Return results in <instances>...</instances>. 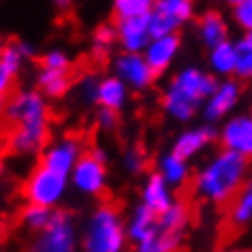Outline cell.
<instances>
[{"instance_id": "1", "label": "cell", "mask_w": 252, "mask_h": 252, "mask_svg": "<svg viewBox=\"0 0 252 252\" xmlns=\"http://www.w3.org/2000/svg\"><path fill=\"white\" fill-rule=\"evenodd\" d=\"M7 150L17 158L41 156L52 133V107L36 88H22L7 98Z\"/></svg>"}, {"instance_id": "2", "label": "cell", "mask_w": 252, "mask_h": 252, "mask_svg": "<svg viewBox=\"0 0 252 252\" xmlns=\"http://www.w3.org/2000/svg\"><path fill=\"white\" fill-rule=\"evenodd\" d=\"M248 180V160L242 154L220 150L210 162L197 171L192 180V192L201 201L218 207H229L235 194Z\"/></svg>"}, {"instance_id": "3", "label": "cell", "mask_w": 252, "mask_h": 252, "mask_svg": "<svg viewBox=\"0 0 252 252\" xmlns=\"http://www.w3.org/2000/svg\"><path fill=\"white\" fill-rule=\"evenodd\" d=\"M216 86L218 81L214 79V75L194 66H186L175 73L165 86L160 94V109L175 122H188L214 94Z\"/></svg>"}, {"instance_id": "4", "label": "cell", "mask_w": 252, "mask_h": 252, "mask_svg": "<svg viewBox=\"0 0 252 252\" xmlns=\"http://www.w3.org/2000/svg\"><path fill=\"white\" fill-rule=\"evenodd\" d=\"M126 246L128 231L120 207L98 203L81 229V252H124Z\"/></svg>"}, {"instance_id": "5", "label": "cell", "mask_w": 252, "mask_h": 252, "mask_svg": "<svg viewBox=\"0 0 252 252\" xmlns=\"http://www.w3.org/2000/svg\"><path fill=\"white\" fill-rule=\"evenodd\" d=\"M68 188H71V178L68 175L36 162L26 175V180H24L22 194L26 199V203L58 210L62 199L66 197Z\"/></svg>"}, {"instance_id": "6", "label": "cell", "mask_w": 252, "mask_h": 252, "mask_svg": "<svg viewBox=\"0 0 252 252\" xmlns=\"http://www.w3.org/2000/svg\"><path fill=\"white\" fill-rule=\"evenodd\" d=\"M109 171H107V154L100 148L86 150L71 173V188L84 197L98 199L107 190Z\"/></svg>"}, {"instance_id": "7", "label": "cell", "mask_w": 252, "mask_h": 252, "mask_svg": "<svg viewBox=\"0 0 252 252\" xmlns=\"http://www.w3.org/2000/svg\"><path fill=\"white\" fill-rule=\"evenodd\" d=\"M81 246V233L73 214L64 210L56 212L54 222L43 233L34 235L28 252H77Z\"/></svg>"}, {"instance_id": "8", "label": "cell", "mask_w": 252, "mask_h": 252, "mask_svg": "<svg viewBox=\"0 0 252 252\" xmlns=\"http://www.w3.org/2000/svg\"><path fill=\"white\" fill-rule=\"evenodd\" d=\"M194 15V0H156L154 11L148 15L150 32L154 36L178 34V30Z\"/></svg>"}, {"instance_id": "9", "label": "cell", "mask_w": 252, "mask_h": 252, "mask_svg": "<svg viewBox=\"0 0 252 252\" xmlns=\"http://www.w3.org/2000/svg\"><path fill=\"white\" fill-rule=\"evenodd\" d=\"M84 152H86L84 139L75 133H66L47 143V148L39 156V162L71 178L73 169L79 162L81 156H84Z\"/></svg>"}, {"instance_id": "10", "label": "cell", "mask_w": 252, "mask_h": 252, "mask_svg": "<svg viewBox=\"0 0 252 252\" xmlns=\"http://www.w3.org/2000/svg\"><path fill=\"white\" fill-rule=\"evenodd\" d=\"M111 73L118 79H122L128 86L130 92H146L154 86L156 75L143 54H130V52H118L111 58Z\"/></svg>"}, {"instance_id": "11", "label": "cell", "mask_w": 252, "mask_h": 252, "mask_svg": "<svg viewBox=\"0 0 252 252\" xmlns=\"http://www.w3.org/2000/svg\"><path fill=\"white\" fill-rule=\"evenodd\" d=\"M118 30V47L120 52H130V54H143L146 47L152 41L148 17H137V20H124V22H113Z\"/></svg>"}, {"instance_id": "12", "label": "cell", "mask_w": 252, "mask_h": 252, "mask_svg": "<svg viewBox=\"0 0 252 252\" xmlns=\"http://www.w3.org/2000/svg\"><path fill=\"white\" fill-rule=\"evenodd\" d=\"M220 146L229 152L252 156V118L237 116L229 120L220 130Z\"/></svg>"}, {"instance_id": "13", "label": "cell", "mask_w": 252, "mask_h": 252, "mask_svg": "<svg viewBox=\"0 0 252 252\" xmlns=\"http://www.w3.org/2000/svg\"><path fill=\"white\" fill-rule=\"evenodd\" d=\"M175 194H173V188L167 184L165 178L158 173V171H152L146 175V180H143L141 184V201L148 207V210H152L154 214H160L167 212L169 207L175 203Z\"/></svg>"}, {"instance_id": "14", "label": "cell", "mask_w": 252, "mask_h": 252, "mask_svg": "<svg viewBox=\"0 0 252 252\" xmlns=\"http://www.w3.org/2000/svg\"><path fill=\"white\" fill-rule=\"evenodd\" d=\"M180 36L178 34H167V36H154L150 41V45L143 52V58L148 60V64L152 66V71L156 75H162L165 71L171 68L180 54Z\"/></svg>"}, {"instance_id": "15", "label": "cell", "mask_w": 252, "mask_h": 252, "mask_svg": "<svg viewBox=\"0 0 252 252\" xmlns=\"http://www.w3.org/2000/svg\"><path fill=\"white\" fill-rule=\"evenodd\" d=\"M130 100V90L122 79L116 75H103L98 77L96 88V109H109V111H124Z\"/></svg>"}, {"instance_id": "16", "label": "cell", "mask_w": 252, "mask_h": 252, "mask_svg": "<svg viewBox=\"0 0 252 252\" xmlns=\"http://www.w3.org/2000/svg\"><path fill=\"white\" fill-rule=\"evenodd\" d=\"M158 229H160L158 214H154L152 210H148L143 203H137L133 210H130L128 216H126L128 242L133 246L146 242L148 237H152L154 233H158Z\"/></svg>"}, {"instance_id": "17", "label": "cell", "mask_w": 252, "mask_h": 252, "mask_svg": "<svg viewBox=\"0 0 252 252\" xmlns=\"http://www.w3.org/2000/svg\"><path fill=\"white\" fill-rule=\"evenodd\" d=\"M239 100V84L237 81H222L203 105V116L207 122H216L224 118Z\"/></svg>"}, {"instance_id": "18", "label": "cell", "mask_w": 252, "mask_h": 252, "mask_svg": "<svg viewBox=\"0 0 252 252\" xmlns=\"http://www.w3.org/2000/svg\"><path fill=\"white\" fill-rule=\"evenodd\" d=\"M216 139V133L210 128V126H199V128H188L184 133H180L175 137L171 152L178 154L180 158L190 160L197 154H201L203 150L210 146V143Z\"/></svg>"}, {"instance_id": "19", "label": "cell", "mask_w": 252, "mask_h": 252, "mask_svg": "<svg viewBox=\"0 0 252 252\" xmlns=\"http://www.w3.org/2000/svg\"><path fill=\"white\" fill-rule=\"evenodd\" d=\"M36 90L45 98H62L73 90L71 71H54V68H36Z\"/></svg>"}, {"instance_id": "20", "label": "cell", "mask_w": 252, "mask_h": 252, "mask_svg": "<svg viewBox=\"0 0 252 252\" xmlns=\"http://www.w3.org/2000/svg\"><path fill=\"white\" fill-rule=\"evenodd\" d=\"M34 60V45L28 41L22 39H11L4 43L2 56H0V64H2L7 71L17 77L24 68H26L28 62Z\"/></svg>"}, {"instance_id": "21", "label": "cell", "mask_w": 252, "mask_h": 252, "mask_svg": "<svg viewBox=\"0 0 252 252\" xmlns=\"http://www.w3.org/2000/svg\"><path fill=\"white\" fill-rule=\"evenodd\" d=\"M197 32L199 39L205 47H216L220 43L226 41V22L218 11H205L203 15L197 20Z\"/></svg>"}, {"instance_id": "22", "label": "cell", "mask_w": 252, "mask_h": 252, "mask_svg": "<svg viewBox=\"0 0 252 252\" xmlns=\"http://www.w3.org/2000/svg\"><path fill=\"white\" fill-rule=\"evenodd\" d=\"M226 220H229L231 229H239L252 220V175H248L242 190L226 207Z\"/></svg>"}, {"instance_id": "23", "label": "cell", "mask_w": 252, "mask_h": 252, "mask_svg": "<svg viewBox=\"0 0 252 252\" xmlns=\"http://www.w3.org/2000/svg\"><path fill=\"white\" fill-rule=\"evenodd\" d=\"M158 173L165 178V182L171 188H182L188 184L190 180V167H188V160L180 158L178 154L167 152L158 158Z\"/></svg>"}, {"instance_id": "24", "label": "cell", "mask_w": 252, "mask_h": 252, "mask_svg": "<svg viewBox=\"0 0 252 252\" xmlns=\"http://www.w3.org/2000/svg\"><path fill=\"white\" fill-rule=\"evenodd\" d=\"M56 212H58V210H52V207L26 203L20 210V216H17V220H20V224L28 233H32V235H39V233H43L49 224L54 222Z\"/></svg>"}, {"instance_id": "25", "label": "cell", "mask_w": 252, "mask_h": 252, "mask_svg": "<svg viewBox=\"0 0 252 252\" xmlns=\"http://www.w3.org/2000/svg\"><path fill=\"white\" fill-rule=\"evenodd\" d=\"M190 218H192V210L186 199H178L167 212H162L158 216L160 229L169 231V233H178V235H184Z\"/></svg>"}, {"instance_id": "26", "label": "cell", "mask_w": 252, "mask_h": 252, "mask_svg": "<svg viewBox=\"0 0 252 252\" xmlns=\"http://www.w3.org/2000/svg\"><path fill=\"white\" fill-rule=\"evenodd\" d=\"M154 4L156 0H111L113 22L148 17L154 11Z\"/></svg>"}, {"instance_id": "27", "label": "cell", "mask_w": 252, "mask_h": 252, "mask_svg": "<svg viewBox=\"0 0 252 252\" xmlns=\"http://www.w3.org/2000/svg\"><path fill=\"white\" fill-rule=\"evenodd\" d=\"M210 64L216 75H235L237 64V45L224 41L210 49Z\"/></svg>"}, {"instance_id": "28", "label": "cell", "mask_w": 252, "mask_h": 252, "mask_svg": "<svg viewBox=\"0 0 252 252\" xmlns=\"http://www.w3.org/2000/svg\"><path fill=\"white\" fill-rule=\"evenodd\" d=\"M116 45H118L116 24H100L92 32V52L96 58H107Z\"/></svg>"}, {"instance_id": "29", "label": "cell", "mask_w": 252, "mask_h": 252, "mask_svg": "<svg viewBox=\"0 0 252 252\" xmlns=\"http://www.w3.org/2000/svg\"><path fill=\"white\" fill-rule=\"evenodd\" d=\"M96 88H98V75L86 73L73 84V92L84 107H96Z\"/></svg>"}, {"instance_id": "30", "label": "cell", "mask_w": 252, "mask_h": 252, "mask_svg": "<svg viewBox=\"0 0 252 252\" xmlns=\"http://www.w3.org/2000/svg\"><path fill=\"white\" fill-rule=\"evenodd\" d=\"M122 165L130 175H139L141 171H146V167H148V154L143 152V148H139V146H130V148H126L122 154Z\"/></svg>"}, {"instance_id": "31", "label": "cell", "mask_w": 252, "mask_h": 252, "mask_svg": "<svg viewBox=\"0 0 252 252\" xmlns=\"http://www.w3.org/2000/svg\"><path fill=\"white\" fill-rule=\"evenodd\" d=\"M39 66L43 68H54V71H71L73 73V60L71 56L66 52H62V49H49L39 58L36 62Z\"/></svg>"}, {"instance_id": "32", "label": "cell", "mask_w": 252, "mask_h": 252, "mask_svg": "<svg viewBox=\"0 0 252 252\" xmlns=\"http://www.w3.org/2000/svg\"><path fill=\"white\" fill-rule=\"evenodd\" d=\"M235 77L237 79H252V43L248 39L237 43Z\"/></svg>"}, {"instance_id": "33", "label": "cell", "mask_w": 252, "mask_h": 252, "mask_svg": "<svg viewBox=\"0 0 252 252\" xmlns=\"http://www.w3.org/2000/svg\"><path fill=\"white\" fill-rule=\"evenodd\" d=\"M233 17H235V22H237L244 30L252 32V0H244V2L235 4Z\"/></svg>"}, {"instance_id": "34", "label": "cell", "mask_w": 252, "mask_h": 252, "mask_svg": "<svg viewBox=\"0 0 252 252\" xmlns=\"http://www.w3.org/2000/svg\"><path fill=\"white\" fill-rule=\"evenodd\" d=\"M120 124V113L109 111V109H96V126L100 130H116Z\"/></svg>"}, {"instance_id": "35", "label": "cell", "mask_w": 252, "mask_h": 252, "mask_svg": "<svg viewBox=\"0 0 252 252\" xmlns=\"http://www.w3.org/2000/svg\"><path fill=\"white\" fill-rule=\"evenodd\" d=\"M15 79L7 68H4L2 64H0V98H9L11 94H13V84H15Z\"/></svg>"}, {"instance_id": "36", "label": "cell", "mask_w": 252, "mask_h": 252, "mask_svg": "<svg viewBox=\"0 0 252 252\" xmlns=\"http://www.w3.org/2000/svg\"><path fill=\"white\" fill-rule=\"evenodd\" d=\"M54 2V9L60 11V13H68L73 7V0H52Z\"/></svg>"}, {"instance_id": "37", "label": "cell", "mask_w": 252, "mask_h": 252, "mask_svg": "<svg viewBox=\"0 0 252 252\" xmlns=\"http://www.w3.org/2000/svg\"><path fill=\"white\" fill-rule=\"evenodd\" d=\"M4 111H7V98H0V126L4 124Z\"/></svg>"}, {"instance_id": "38", "label": "cell", "mask_w": 252, "mask_h": 252, "mask_svg": "<svg viewBox=\"0 0 252 252\" xmlns=\"http://www.w3.org/2000/svg\"><path fill=\"white\" fill-rule=\"evenodd\" d=\"M4 235H7V224H4V220H2V216H0V244H2V239H4Z\"/></svg>"}, {"instance_id": "39", "label": "cell", "mask_w": 252, "mask_h": 252, "mask_svg": "<svg viewBox=\"0 0 252 252\" xmlns=\"http://www.w3.org/2000/svg\"><path fill=\"white\" fill-rule=\"evenodd\" d=\"M224 2H229V4H233V7H235V4H239V2H244V0H224Z\"/></svg>"}, {"instance_id": "40", "label": "cell", "mask_w": 252, "mask_h": 252, "mask_svg": "<svg viewBox=\"0 0 252 252\" xmlns=\"http://www.w3.org/2000/svg\"><path fill=\"white\" fill-rule=\"evenodd\" d=\"M4 43H7V41H4V39H2V36H0V56H2V49H4Z\"/></svg>"}, {"instance_id": "41", "label": "cell", "mask_w": 252, "mask_h": 252, "mask_svg": "<svg viewBox=\"0 0 252 252\" xmlns=\"http://www.w3.org/2000/svg\"><path fill=\"white\" fill-rule=\"evenodd\" d=\"M220 252H246V250H220Z\"/></svg>"}, {"instance_id": "42", "label": "cell", "mask_w": 252, "mask_h": 252, "mask_svg": "<svg viewBox=\"0 0 252 252\" xmlns=\"http://www.w3.org/2000/svg\"><path fill=\"white\" fill-rule=\"evenodd\" d=\"M246 39H248V41L252 43V32H248V36H246Z\"/></svg>"}]
</instances>
